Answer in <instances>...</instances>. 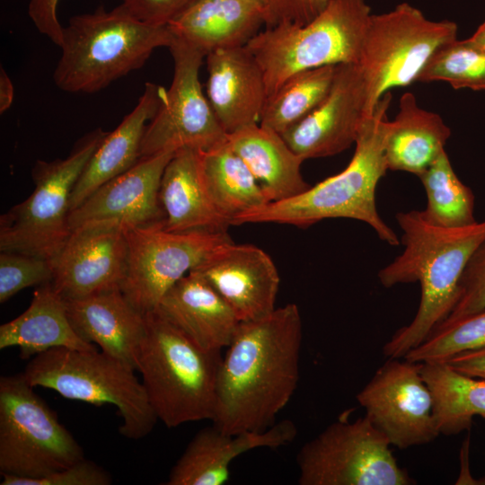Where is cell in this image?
Masks as SVG:
<instances>
[{
	"label": "cell",
	"instance_id": "obj_22",
	"mask_svg": "<svg viewBox=\"0 0 485 485\" xmlns=\"http://www.w3.org/2000/svg\"><path fill=\"white\" fill-rule=\"evenodd\" d=\"M167 90L146 83L136 107L111 132H107L77 180L71 195L70 212L98 188L125 172L140 160L142 139L163 102Z\"/></svg>",
	"mask_w": 485,
	"mask_h": 485
},
{
	"label": "cell",
	"instance_id": "obj_1",
	"mask_svg": "<svg viewBox=\"0 0 485 485\" xmlns=\"http://www.w3.org/2000/svg\"><path fill=\"white\" fill-rule=\"evenodd\" d=\"M302 340L295 304L241 322L221 361L213 425L227 434L274 425L297 388Z\"/></svg>",
	"mask_w": 485,
	"mask_h": 485
},
{
	"label": "cell",
	"instance_id": "obj_7",
	"mask_svg": "<svg viewBox=\"0 0 485 485\" xmlns=\"http://www.w3.org/2000/svg\"><path fill=\"white\" fill-rule=\"evenodd\" d=\"M136 370L101 351L54 348L28 362L23 376L62 397L96 406L113 404L122 424L119 433L129 439L147 436L158 420Z\"/></svg>",
	"mask_w": 485,
	"mask_h": 485
},
{
	"label": "cell",
	"instance_id": "obj_4",
	"mask_svg": "<svg viewBox=\"0 0 485 485\" xmlns=\"http://www.w3.org/2000/svg\"><path fill=\"white\" fill-rule=\"evenodd\" d=\"M174 35L167 25L142 22L120 5L70 18L63 28L61 56L53 73L61 91L92 93L141 68L153 51L169 48Z\"/></svg>",
	"mask_w": 485,
	"mask_h": 485
},
{
	"label": "cell",
	"instance_id": "obj_6",
	"mask_svg": "<svg viewBox=\"0 0 485 485\" xmlns=\"http://www.w3.org/2000/svg\"><path fill=\"white\" fill-rule=\"evenodd\" d=\"M371 14L365 0H329L306 24L284 22L260 31L245 47L263 72L268 97L299 72L357 64Z\"/></svg>",
	"mask_w": 485,
	"mask_h": 485
},
{
	"label": "cell",
	"instance_id": "obj_42",
	"mask_svg": "<svg viewBox=\"0 0 485 485\" xmlns=\"http://www.w3.org/2000/svg\"><path fill=\"white\" fill-rule=\"evenodd\" d=\"M13 85L6 71L0 69V113L5 112L13 101Z\"/></svg>",
	"mask_w": 485,
	"mask_h": 485
},
{
	"label": "cell",
	"instance_id": "obj_32",
	"mask_svg": "<svg viewBox=\"0 0 485 485\" xmlns=\"http://www.w3.org/2000/svg\"><path fill=\"white\" fill-rule=\"evenodd\" d=\"M428 202L420 211L431 225L457 228L475 224V198L454 172L445 150L419 176Z\"/></svg>",
	"mask_w": 485,
	"mask_h": 485
},
{
	"label": "cell",
	"instance_id": "obj_10",
	"mask_svg": "<svg viewBox=\"0 0 485 485\" xmlns=\"http://www.w3.org/2000/svg\"><path fill=\"white\" fill-rule=\"evenodd\" d=\"M457 31L455 22L431 21L408 3L371 14L357 63L366 82L369 111L391 89L417 82L431 57L457 40Z\"/></svg>",
	"mask_w": 485,
	"mask_h": 485
},
{
	"label": "cell",
	"instance_id": "obj_8",
	"mask_svg": "<svg viewBox=\"0 0 485 485\" xmlns=\"http://www.w3.org/2000/svg\"><path fill=\"white\" fill-rule=\"evenodd\" d=\"M107 132L96 128L82 137L64 159L38 160L32 193L0 217V251L53 260L71 234L73 189Z\"/></svg>",
	"mask_w": 485,
	"mask_h": 485
},
{
	"label": "cell",
	"instance_id": "obj_25",
	"mask_svg": "<svg viewBox=\"0 0 485 485\" xmlns=\"http://www.w3.org/2000/svg\"><path fill=\"white\" fill-rule=\"evenodd\" d=\"M263 25V11L247 2L194 0L167 26L175 38L207 56L217 49L245 46Z\"/></svg>",
	"mask_w": 485,
	"mask_h": 485
},
{
	"label": "cell",
	"instance_id": "obj_41",
	"mask_svg": "<svg viewBox=\"0 0 485 485\" xmlns=\"http://www.w3.org/2000/svg\"><path fill=\"white\" fill-rule=\"evenodd\" d=\"M445 362L463 375L485 379V347L457 354Z\"/></svg>",
	"mask_w": 485,
	"mask_h": 485
},
{
	"label": "cell",
	"instance_id": "obj_9",
	"mask_svg": "<svg viewBox=\"0 0 485 485\" xmlns=\"http://www.w3.org/2000/svg\"><path fill=\"white\" fill-rule=\"evenodd\" d=\"M22 373L0 378V472L41 478L84 459L82 446Z\"/></svg>",
	"mask_w": 485,
	"mask_h": 485
},
{
	"label": "cell",
	"instance_id": "obj_23",
	"mask_svg": "<svg viewBox=\"0 0 485 485\" xmlns=\"http://www.w3.org/2000/svg\"><path fill=\"white\" fill-rule=\"evenodd\" d=\"M156 310L207 350L227 348L241 322L216 291L193 271L166 292Z\"/></svg>",
	"mask_w": 485,
	"mask_h": 485
},
{
	"label": "cell",
	"instance_id": "obj_37",
	"mask_svg": "<svg viewBox=\"0 0 485 485\" xmlns=\"http://www.w3.org/2000/svg\"><path fill=\"white\" fill-rule=\"evenodd\" d=\"M2 476L1 485H109L112 482L110 475L103 468L85 458L41 478Z\"/></svg>",
	"mask_w": 485,
	"mask_h": 485
},
{
	"label": "cell",
	"instance_id": "obj_14",
	"mask_svg": "<svg viewBox=\"0 0 485 485\" xmlns=\"http://www.w3.org/2000/svg\"><path fill=\"white\" fill-rule=\"evenodd\" d=\"M356 398L373 425L399 449L428 444L440 435L420 362L388 358Z\"/></svg>",
	"mask_w": 485,
	"mask_h": 485
},
{
	"label": "cell",
	"instance_id": "obj_43",
	"mask_svg": "<svg viewBox=\"0 0 485 485\" xmlns=\"http://www.w3.org/2000/svg\"><path fill=\"white\" fill-rule=\"evenodd\" d=\"M469 40L485 51V22L481 23Z\"/></svg>",
	"mask_w": 485,
	"mask_h": 485
},
{
	"label": "cell",
	"instance_id": "obj_31",
	"mask_svg": "<svg viewBox=\"0 0 485 485\" xmlns=\"http://www.w3.org/2000/svg\"><path fill=\"white\" fill-rule=\"evenodd\" d=\"M337 66L295 74L268 97L260 125L282 135L309 115L329 93Z\"/></svg>",
	"mask_w": 485,
	"mask_h": 485
},
{
	"label": "cell",
	"instance_id": "obj_36",
	"mask_svg": "<svg viewBox=\"0 0 485 485\" xmlns=\"http://www.w3.org/2000/svg\"><path fill=\"white\" fill-rule=\"evenodd\" d=\"M484 308L485 239L476 247L467 261L460 279L456 304L444 322L455 321Z\"/></svg>",
	"mask_w": 485,
	"mask_h": 485
},
{
	"label": "cell",
	"instance_id": "obj_2",
	"mask_svg": "<svg viewBox=\"0 0 485 485\" xmlns=\"http://www.w3.org/2000/svg\"><path fill=\"white\" fill-rule=\"evenodd\" d=\"M396 220L403 233L404 250L378 272V278L385 287L418 281L421 295L410 323L384 345L388 358H403L449 316L467 261L485 239V220L446 228L429 224L418 210L399 212Z\"/></svg>",
	"mask_w": 485,
	"mask_h": 485
},
{
	"label": "cell",
	"instance_id": "obj_17",
	"mask_svg": "<svg viewBox=\"0 0 485 485\" xmlns=\"http://www.w3.org/2000/svg\"><path fill=\"white\" fill-rule=\"evenodd\" d=\"M190 271L206 280L241 322L262 318L276 309L278 269L270 256L253 244L222 242Z\"/></svg>",
	"mask_w": 485,
	"mask_h": 485
},
{
	"label": "cell",
	"instance_id": "obj_38",
	"mask_svg": "<svg viewBox=\"0 0 485 485\" xmlns=\"http://www.w3.org/2000/svg\"><path fill=\"white\" fill-rule=\"evenodd\" d=\"M329 0H266L265 28L290 22L304 25L313 20Z\"/></svg>",
	"mask_w": 485,
	"mask_h": 485
},
{
	"label": "cell",
	"instance_id": "obj_15",
	"mask_svg": "<svg viewBox=\"0 0 485 485\" xmlns=\"http://www.w3.org/2000/svg\"><path fill=\"white\" fill-rule=\"evenodd\" d=\"M372 112L361 69L355 63L340 64L325 99L281 136L304 160L332 156L355 144L364 119Z\"/></svg>",
	"mask_w": 485,
	"mask_h": 485
},
{
	"label": "cell",
	"instance_id": "obj_21",
	"mask_svg": "<svg viewBox=\"0 0 485 485\" xmlns=\"http://www.w3.org/2000/svg\"><path fill=\"white\" fill-rule=\"evenodd\" d=\"M69 321L79 337L137 370L138 348L145 332V314L120 288L66 300Z\"/></svg>",
	"mask_w": 485,
	"mask_h": 485
},
{
	"label": "cell",
	"instance_id": "obj_24",
	"mask_svg": "<svg viewBox=\"0 0 485 485\" xmlns=\"http://www.w3.org/2000/svg\"><path fill=\"white\" fill-rule=\"evenodd\" d=\"M201 150H177L167 163L160 186L163 227L172 232H227L231 225L215 207L200 169Z\"/></svg>",
	"mask_w": 485,
	"mask_h": 485
},
{
	"label": "cell",
	"instance_id": "obj_3",
	"mask_svg": "<svg viewBox=\"0 0 485 485\" xmlns=\"http://www.w3.org/2000/svg\"><path fill=\"white\" fill-rule=\"evenodd\" d=\"M391 100L388 92L373 112L366 116L355 142L354 154L344 170L295 197L243 213L233 225L276 223L308 227L324 219L349 218L366 223L381 240L398 245V236L380 217L375 204L376 186L388 171L384 146L389 130L386 112Z\"/></svg>",
	"mask_w": 485,
	"mask_h": 485
},
{
	"label": "cell",
	"instance_id": "obj_12",
	"mask_svg": "<svg viewBox=\"0 0 485 485\" xmlns=\"http://www.w3.org/2000/svg\"><path fill=\"white\" fill-rule=\"evenodd\" d=\"M127 266L120 289L140 313L156 309L166 292L215 247L227 232H172L163 222L126 229Z\"/></svg>",
	"mask_w": 485,
	"mask_h": 485
},
{
	"label": "cell",
	"instance_id": "obj_19",
	"mask_svg": "<svg viewBox=\"0 0 485 485\" xmlns=\"http://www.w3.org/2000/svg\"><path fill=\"white\" fill-rule=\"evenodd\" d=\"M289 419L266 430L227 434L216 426L200 429L172 468L168 485H223L229 481L230 465L241 454L257 448L276 449L296 436Z\"/></svg>",
	"mask_w": 485,
	"mask_h": 485
},
{
	"label": "cell",
	"instance_id": "obj_5",
	"mask_svg": "<svg viewBox=\"0 0 485 485\" xmlns=\"http://www.w3.org/2000/svg\"><path fill=\"white\" fill-rule=\"evenodd\" d=\"M145 322L137 370L158 419L168 428L211 420L221 351L201 348L156 309Z\"/></svg>",
	"mask_w": 485,
	"mask_h": 485
},
{
	"label": "cell",
	"instance_id": "obj_13",
	"mask_svg": "<svg viewBox=\"0 0 485 485\" xmlns=\"http://www.w3.org/2000/svg\"><path fill=\"white\" fill-rule=\"evenodd\" d=\"M168 48L173 59V77L163 102L146 126L141 158L184 147L207 151L226 141V133L199 81L206 55L175 37Z\"/></svg>",
	"mask_w": 485,
	"mask_h": 485
},
{
	"label": "cell",
	"instance_id": "obj_44",
	"mask_svg": "<svg viewBox=\"0 0 485 485\" xmlns=\"http://www.w3.org/2000/svg\"><path fill=\"white\" fill-rule=\"evenodd\" d=\"M242 1L247 2V3L251 4H254V5L258 6L259 8H260L264 13V17H265L266 0H242Z\"/></svg>",
	"mask_w": 485,
	"mask_h": 485
},
{
	"label": "cell",
	"instance_id": "obj_28",
	"mask_svg": "<svg viewBox=\"0 0 485 485\" xmlns=\"http://www.w3.org/2000/svg\"><path fill=\"white\" fill-rule=\"evenodd\" d=\"M450 136L440 115L419 107L412 93H403L395 119L389 121L384 146L387 170L419 177L445 150Z\"/></svg>",
	"mask_w": 485,
	"mask_h": 485
},
{
	"label": "cell",
	"instance_id": "obj_34",
	"mask_svg": "<svg viewBox=\"0 0 485 485\" xmlns=\"http://www.w3.org/2000/svg\"><path fill=\"white\" fill-rule=\"evenodd\" d=\"M485 347V308L438 325L404 359L410 362L445 361L469 350Z\"/></svg>",
	"mask_w": 485,
	"mask_h": 485
},
{
	"label": "cell",
	"instance_id": "obj_18",
	"mask_svg": "<svg viewBox=\"0 0 485 485\" xmlns=\"http://www.w3.org/2000/svg\"><path fill=\"white\" fill-rule=\"evenodd\" d=\"M174 151L142 157L130 169L109 181L69 214L71 231L93 223L117 224L124 228L164 221L160 186Z\"/></svg>",
	"mask_w": 485,
	"mask_h": 485
},
{
	"label": "cell",
	"instance_id": "obj_16",
	"mask_svg": "<svg viewBox=\"0 0 485 485\" xmlns=\"http://www.w3.org/2000/svg\"><path fill=\"white\" fill-rule=\"evenodd\" d=\"M127 258L126 228L111 223L81 225L52 260L51 284L65 300L120 288Z\"/></svg>",
	"mask_w": 485,
	"mask_h": 485
},
{
	"label": "cell",
	"instance_id": "obj_29",
	"mask_svg": "<svg viewBox=\"0 0 485 485\" xmlns=\"http://www.w3.org/2000/svg\"><path fill=\"white\" fill-rule=\"evenodd\" d=\"M200 169L208 197L231 225L240 215L270 202L247 165L226 141L209 150H201Z\"/></svg>",
	"mask_w": 485,
	"mask_h": 485
},
{
	"label": "cell",
	"instance_id": "obj_33",
	"mask_svg": "<svg viewBox=\"0 0 485 485\" xmlns=\"http://www.w3.org/2000/svg\"><path fill=\"white\" fill-rule=\"evenodd\" d=\"M443 81L454 89L485 90V51L469 38L439 48L420 72L417 82Z\"/></svg>",
	"mask_w": 485,
	"mask_h": 485
},
{
	"label": "cell",
	"instance_id": "obj_20",
	"mask_svg": "<svg viewBox=\"0 0 485 485\" xmlns=\"http://www.w3.org/2000/svg\"><path fill=\"white\" fill-rule=\"evenodd\" d=\"M206 95L227 134L259 124L268 99L263 72L245 46L206 56Z\"/></svg>",
	"mask_w": 485,
	"mask_h": 485
},
{
	"label": "cell",
	"instance_id": "obj_11",
	"mask_svg": "<svg viewBox=\"0 0 485 485\" xmlns=\"http://www.w3.org/2000/svg\"><path fill=\"white\" fill-rule=\"evenodd\" d=\"M342 412L296 455L300 485H411L387 437L365 416Z\"/></svg>",
	"mask_w": 485,
	"mask_h": 485
},
{
	"label": "cell",
	"instance_id": "obj_30",
	"mask_svg": "<svg viewBox=\"0 0 485 485\" xmlns=\"http://www.w3.org/2000/svg\"><path fill=\"white\" fill-rule=\"evenodd\" d=\"M421 363V374L434 399L439 434L469 429L476 416L485 418V379L463 375L445 361Z\"/></svg>",
	"mask_w": 485,
	"mask_h": 485
},
{
	"label": "cell",
	"instance_id": "obj_27",
	"mask_svg": "<svg viewBox=\"0 0 485 485\" xmlns=\"http://www.w3.org/2000/svg\"><path fill=\"white\" fill-rule=\"evenodd\" d=\"M226 142L242 158L270 202L295 197L311 185L302 173L304 161L283 137L259 124L226 135Z\"/></svg>",
	"mask_w": 485,
	"mask_h": 485
},
{
	"label": "cell",
	"instance_id": "obj_35",
	"mask_svg": "<svg viewBox=\"0 0 485 485\" xmlns=\"http://www.w3.org/2000/svg\"><path fill=\"white\" fill-rule=\"evenodd\" d=\"M52 260L11 251L0 253V303H5L21 290L51 283Z\"/></svg>",
	"mask_w": 485,
	"mask_h": 485
},
{
	"label": "cell",
	"instance_id": "obj_40",
	"mask_svg": "<svg viewBox=\"0 0 485 485\" xmlns=\"http://www.w3.org/2000/svg\"><path fill=\"white\" fill-rule=\"evenodd\" d=\"M60 0H30L28 13L38 31L60 47L63 26L57 19V4Z\"/></svg>",
	"mask_w": 485,
	"mask_h": 485
},
{
	"label": "cell",
	"instance_id": "obj_26",
	"mask_svg": "<svg viewBox=\"0 0 485 485\" xmlns=\"http://www.w3.org/2000/svg\"><path fill=\"white\" fill-rule=\"evenodd\" d=\"M18 347L20 357L30 359L54 348L95 350L74 330L66 300L51 283L39 286L29 307L0 326V348Z\"/></svg>",
	"mask_w": 485,
	"mask_h": 485
},
{
	"label": "cell",
	"instance_id": "obj_39",
	"mask_svg": "<svg viewBox=\"0 0 485 485\" xmlns=\"http://www.w3.org/2000/svg\"><path fill=\"white\" fill-rule=\"evenodd\" d=\"M194 0H120L119 4L135 19L155 26L168 25Z\"/></svg>",
	"mask_w": 485,
	"mask_h": 485
}]
</instances>
